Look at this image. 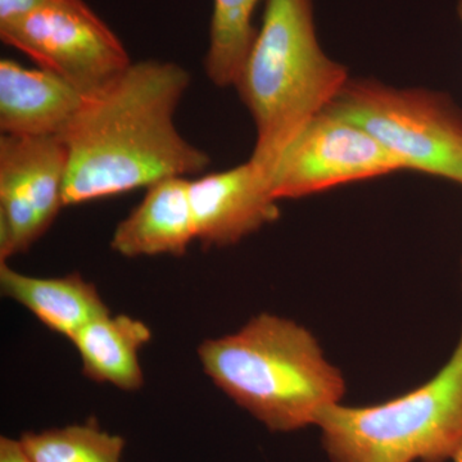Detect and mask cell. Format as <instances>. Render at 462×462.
I'll use <instances>...</instances> for the list:
<instances>
[{
    "label": "cell",
    "instance_id": "1",
    "mask_svg": "<svg viewBox=\"0 0 462 462\" xmlns=\"http://www.w3.org/2000/svg\"><path fill=\"white\" fill-rule=\"evenodd\" d=\"M189 85L184 67L145 60L87 97L62 136L69 152L65 207L205 171L211 157L175 126Z\"/></svg>",
    "mask_w": 462,
    "mask_h": 462
},
{
    "label": "cell",
    "instance_id": "2",
    "mask_svg": "<svg viewBox=\"0 0 462 462\" xmlns=\"http://www.w3.org/2000/svg\"><path fill=\"white\" fill-rule=\"evenodd\" d=\"M199 357L225 394L279 433L315 425L346 393L342 373L325 358L311 331L267 312L236 333L205 340Z\"/></svg>",
    "mask_w": 462,
    "mask_h": 462
},
{
    "label": "cell",
    "instance_id": "3",
    "mask_svg": "<svg viewBox=\"0 0 462 462\" xmlns=\"http://www.w3.org/2000/svg\"><path fill=\"white\" fill-rule=\"evenodd\" d=\"M346 69L319 44L312 0H266L263 26L236 88L257 129L251 162L270 180L288 145L329 108Z\"/></svg>",
    "mask_w": 462,
    "mask_h": 462
},
{
    "label": "cell",
    "instance_id": "4",
    "mask_svg": "<svg viewBox=\"0 0 462 462\" xmlns=\"http://www.w3.org/2000/svg\"><path fill=\"white\" fill-rule=\"evenodd\" d=\"M331 462H446L462 443V331L448 363L403 396L319 415Z\"/></svg>",
    "mask_w": 462,
    "mask_h": 462
},
{
    "label": "cell",
    "instance_id": "5",
    "mask_svg": "<svg viewBox=\"0 0 462 462\" xmlns=\"http://www.w3.org/2000/svg\"><path fill=\"white\" fill-rule=\"evenodd\" d=\"M327 112L370 134L404 170L462 185V112L446 94L349 80Z\"/></svg>",
    "mask_w": 462,
    "mask_h": 462
},
{
    "label": "cell",
    "instance_id": "6",
    "mask_svg": "<svg viewBox=\"0 0 462 462\" xmlns=\"http://www.w3.org/2000/svg\"><path fill=\"white\" fill-rule=\"evenodd\" d=\"M0 39L85 97L98 93L133 63L120 39L84 0H60L0 25Z\"/></svg>",
    "mask_w": 462,
    "mask_h": 462
},
{
    "label": "cell",
    "instance_id": "7",
    "mask_svg": "<svg viewBox=\"0 0 462 462\" xmlns=\"http://www.w3.org/2000/svg\"><path fill=\"white\" fill-rule=\"evenodd\" d=\"M402 170V162L370 134L325 111L285 149L270 187L276 200L300 199Z\"/></svg>",
    "mask_w": 462,
    "mask_h": 462
},
{
    "label": "cell",
    "instance_id": "8",
    "mask_svg": "<svg viewBox=\"0 0 462 462\" xmlns=\"http://www.w3.org/2000/svg\"><path fill=\"white\" fill-rule=\"evenodd\" d=\"M69 152L60 136H0V263L25 254L60 208Z\"/></svg>",
    "mask_w": 462,
    "mask_h": 462
},
{
    "label": "cell",
    "instance_id": "9",
    "mask_svg": "<svg viewBox=\"0 0 462 462\" xmlns=\"http://www.w3.org/2000/svg\"><path fill=\"white\" fill-rule=\"evenodd\" d=\"M196 240L205 248L236 245L281 217L270 180L248 161L190 181Z\"/></svg>",
    "mask_w": 462,
    "mask_h": 462
},
{
    "label": "cell",
    "instance_id": "10",
    "mask_svg": "<svg viewBox=\"0 0 462 462\" xmlns=\"http://www.w3.org/2000/svg\"><path fill=\"white\" fill-rule=\"evenodd\" d=\"M87 97L44 69L0 60V132L21 138L60 136Z\"/></svg>",
    "mask_w": 462,
    "mask_h": 462
},
{
    "label": "cell",
    "instance_id": "11",
    "mask_svg": "<svg viewBox=\"0 0 462 462\" xmlns=\"http://www.w3.org/2000/svg\"><path fill=\"white\" fill-rule=\"evenodd\" d=\"M189 184L167 178L148 187L142 202L116 226L112 251L127 258L184 256L196 240Z\"/></svg>",
    "mask_w": 462,
    "mask_h": 462
},
{
    "label": "cell",
    "instance_id": "12",
    "mask_svg": "<svg viewBox=\"0 0 462 462\" xmlns=\"http://www.w3.org/2000/svg\"><path fill=\"white\" fill-rule=\"evenodd\" d=\"M0 291L32 312L48 329L69 340L88 322L109 314L96 285L78 273L60 278H38L0 263Z\"/></svg>",
    "mask_w": 462,
    "mask_h": 462
},
{
    "label": "cell",
    "instance_id": "13",
    "mask_svg": "<svg viewBox=\"0 0 462 462\" xmlns=\"http://www.w3.org/2000/svg\"><path fill=\"white\" fill-rule=\"evenodd\" d=\"M151 339L152 331L145 322L109 312L88 322L71 342L88 378L135 392L144 384L139 352Z\"/></svg>",
    "mask_w": 462,
    "mask_h": 462
},
{
    "label": "cell",
    "instance_id": "14",
    "mask_svg": "<svg viewBox=\"0 0 462 462\" xmlns=\"http://www.w3.org/2000/svg\"><path fill=\"white\" fill-rule=\"evenodd\" d=\"M260 0H214L206 74L220 88L236 87L258 30L252 25Z\"/></svg>",
    "mask_w": 462,
    "mask_h": 462
},
{
    "label": "cell",
    "instance_id": "15",
    "mask_svg": "<svg viewBox=\"0 0 462 462\" xmlns=\"http://www.w3.org/2000/svg\"><path fill=\"white\" fill-rule=\"evenodd\" d=\"M33 462H123V437L100 430L98 422L67 425L20 438Z\"/></svg>",
    "mask_w": 462,
    "mask_h": 462
},
{
    "label": "cell",
    "instance_id": "16",
    "mask_svg": "<svg viewBox=\"0 0 462 462\" xmlns=\"http://www.w3.org/2000/svg\"><path fill=\"white\" fill-rule=\"evenodd\" d=\"M60 0H0V25L14 23Z\"/></svg>",
    "mask_w": 462,
    "mask_h": 462
},
{
    "label": "cell",
    "instance_id": "17",
    "mask_svg": "<svg viewBox=\"0 0 462 462\" xmlns=\"http://www.w3.org/2000/svg\"><path fill=\"white\" fill-rule=\"evenodd\" d=\"M0 462H33L26 454L20 439L0 438Z\"/></svg>",
    "mask_w": 462,
    "mask_h": 462
},
{
    "label": "cell",
    "instance_id": "18",
    "mask_svg": "<svg viewBox=\"0 0 462 462\" xmlns=\"http://www.w3.org/2000/svg\"><path fill=\"white\" fill-rule=\"evenodd\" d=\"M455 462H462V443L461 446L458 447L457 452H456L454 458H452Z\"/></svg>",
    "mask_w": 462,
    "mask_h": 462
},
{
    "label": "cell",
    "instance_id": "19",
    "mask_svg": "<svg viewBox=\"0 0 462 462\" xmlns=\"http://www.w3.org/2000/svg\"><path fill=\"white\" fill-rule=\"evenodd\" d=\"M457 12H458V17H460V20L462 23V0H458Z\"/></svg>",
    "mask_w": 462,
    "mask_h": 462
}]
</instances>
